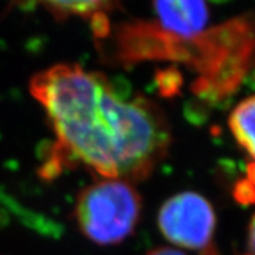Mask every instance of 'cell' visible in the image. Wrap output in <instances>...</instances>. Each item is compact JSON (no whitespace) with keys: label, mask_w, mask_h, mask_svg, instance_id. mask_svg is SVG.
I'll return each mask as SVG.
<instances>
[{"label":"cell","mask_w":255,"mask_h":255,"mask_svg":"<svg viewBox=\"0 0 255 255\" xmlns=\"http://www.w3.org/2000/svg\"><path fill=\"white\" fill-rule=\"evenodd\" d=\"M29 89L56 135L43 178L82 164L103 178L133 184L167 156L172 133L164 111L143 95L120 93L99 72L57 64L34 74Z\"/></svg>","instance_id":"cell-1"},{"label":"cell","mask_w":255,"mask_h":255,"mask_svg":"<svg viewBox=\"0 0 255 255\" xmlns=\"http://www.w3.org/2000/svg\"><path fill=\"white\" fill-rule=\"evenodd\" d=\"M167 60L198 72L191 86L195 95L212 103L224 101L255 69V14L232 18L190 39L172 35Z\"/></svg>","instance_id":"cell-2"},{"label":"cell","mask_w":255,"mask_h":255,"mask_svg":"<svg viewBox=\"0 0 255 255\" xmlns=\"http://www.w3.org/2000/svg\"><path fill=\"white\" fill-rule=\"evenodd\" d=\"M141 212V195L133 184L116 178H102L82 189L74 205L81 233L102 246L127 240L134 232Z\"/></svg>","instance_id":"cell-3"},{"label":"cell","mask_w":255,"mask_h":255,"mask_svg":"<svg viewBox=\"0 0 255 255\" xmlns=\"http://www.w3.org/2000/svg\"><path fill=\"white\" fill-rule=\"evenodd\" d=\"M161 235L180 248L202 250L211 245L216 228L214 207L203 195L182 191L163 203L158 214Z\"/></svg>","instance_id":"cell-4"},{"label":"cell","mask_w":255,"mask_h":255,"mask_svg":"<svg viewBox=\"0 0 255 255\" xmlns=\"http://www.w3.org/2000/svg\"><path fill=\"white\" fill-rule=\"evenodd\" d=\"M155 24L165 33L190 39L205 31L210 9L205 1H155Z\"/></svg>","instance_id":"cell-5"},{"label":"cell","mask_w":255,"mask_h":255,"mask_svg":"<svg viewBox=\"0 0 255 255\" xmlns=\"http://www.w3.org/2000/svg\"><path fill=\"white\" fill-rule=\"evenodd\" d=\"M228 125L236 141L255 160V95L233 108Z\"/></svg>","instance_id":"cell-6"},{"label":"cell","mask_w":255,"mask_h":255,"mask_svg":"<svg viewBox=\"0 0 255 255\" xmlns=\"http://www.w3.org/2000/svg\"><path fill=\"white\" fill-rule=\"evenodd\" d=\"M56 21H65L72 16L91 20L99 12H114L118 3L112 1H44L42 3Z\"/></svg>","instance_id":"cell-7"},{"label":"cell","mask_w":255,"mask_h":255,"mask_svg":"<svg viewBox=\"0 0 255 255\" xmlns=\"http://www.w3.org/2000/svg\"><path fill=\"white\" fill-rule=\"evenodd\" d=\"M155 81H156V86L160 95L165 98L177 95L184 84L181 73L176 67H169L158 71L155 76Z\"/></svg>","instance_id":"cell-8"},{"label":"cell","mask_w":255,"mask_h":255,"mask_svg":"<svg viewBox=\"0 0 255 255\" xmlns=\"http://www.w3.org/2000/svg\"><path fill=\"white\" fill-rule=\"evenodd\" d=\"M233 197L240 205L250 206L255 203V188L248 178H242L236 182L233 188Z\"/></svg>","instance_id":"cell-9"},{"label":"cell","mask_w":255,"mask_h":255,"mask_svg":"<svg viewBox=\"0 0 255 255\" xmlns=\"http://www.w3.org/2000/svg\"><path fill=\"white\" fill-rule=\"evenodd\" d=\"M248 245L253 255H255V214L252 216L248 229Z\"/></svg>","instance_id":"cell-10"},{"label":"cell","mask_w":255,"mask_h":255,"mask_svg":"<svg viewBox=\"0 0 255 255\" xmlns=\"http://www.w3.org/2000/svg\"><path fill=\"white\" fill-rule=\"evenodd\" d=\"M144 255H186L184 254L180 250H176V249L172 248H156L152 249L151 252H148L147 254Z\"/></svg>","instance_id":"cell-11"},{"label":"cell","mask_w":255,"mask_h":255,"mask_svg":"<svg viewBox=\"0 0 255 255\" xmlns=\"http://www.w3.org/2000/svg\"><path fill=\"white\" fill-rule=\"evenodd\" d=\"M246 173H248V180L254 185L255 188V161L254 163H250L248 164V168H246Z\"/></svg>","instance_id":"cell-12"},{"label":"cell","mask_w":255,"mask_h":255,"mask_svg":"<svg viewBox=\"0 0 255 255\" xmlns=\"http://www.w3.org/2000/svg\"><path fill=\"white\" fill-rule=\"evenodd\" d=\"M199 255H220V254H219V252L216 250L215 245H212L211 244V245H208L207 248L202 249Z\"/></svg>","instance_id":"cell-13"}]
</instances>
